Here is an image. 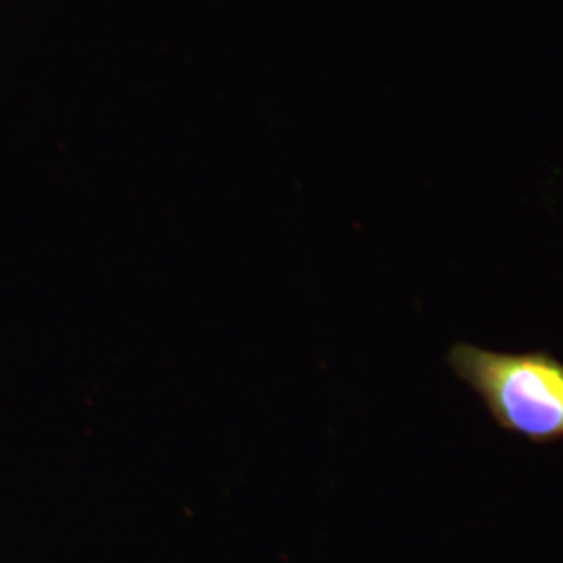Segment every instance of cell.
Here are the masks:
<instances>
[{
    "mask_svg": "<svg viewBox=\"0 0 563 563\" xmlns=\"http://www.w3.org/2000/svg\"><path fill=\"white\" fill-rule=\"evenodd\" d=\"M446 362L493 420L530 443L563 441V363L547 351L504 353L453 344Z\"/></svg>",
    "mask_w": 563,
    "mask_h": 563,
    "instance_id": "cell-1",
    "label": "cell"
}]
</instances>
